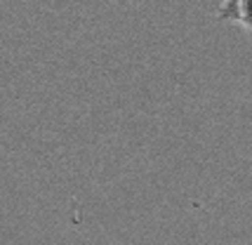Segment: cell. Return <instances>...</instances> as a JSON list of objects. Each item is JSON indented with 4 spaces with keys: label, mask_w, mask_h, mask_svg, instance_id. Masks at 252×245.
<instances>
[]
</instances>
